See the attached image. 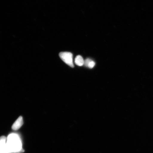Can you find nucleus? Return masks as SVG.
<instances>
[{
  "label": "nucleus",
  "mask_w": 153,
  "mask_h": 153,
  "mask_svg": "<svg viewBox=\"0 0 153 153\" xmlns=\"http://www.w3.org/2000/svg\"><path fill=\"white\" fill-rule=\"evenodd\" d=\"M7 144L10 153H20L24 152L22 141L17 134L12 133L7 137Z\"/></svg>",
  "instance_id": "1"
},
{
  "label": "nucleus",
  "mask_w": 153,
  "mask_h": 153,
  "mask_svg": "<svg viewBox=\"0 0 153 153\" xmlns=\"http://www.w3.org/2000/svg\"><path fill=\"white\" fill-rule=\"evenodd\" d=\"M59 56L66 64L71 68H74L72 53L68 52H62L59 53Z\"/></svg>",
  "instance_id": "2"
},
{
  "label": "nucleus",
  "mask_w": 153,
  "mask_h": 153,
  "mask_svg": "<svg viewBox=\"0 0 153 153\" xmlns=\"http://www.w3.org/2000/svg\"><path fill=\"white\" fill-rule=\"evenodd\" d=\"M7 138L5 136L0 137V153H10L7 144Z\"/></svg>",
  "instance_id": "3"
},
{
  "label": "nucleus",
  "mask_w": 153,
  "mask_h": 153,
  "mask_svg": "<svg viewBox=\"0 0 153 153\" xmlns=\"http://www.w3.org/2000/svg\"><path fill=\"white\" fill-rule=\"evenodd\" d=\"M23 124V120L22 116H20L13 124L12 129L16 131L20 128Z\"/></svg>",
  "instance_id": "4"
},
{
  "label": "nucleus",
  "mask_w": 153,
  "mask_h": 153,
  "mask_svg": "<svg viewBox=\"0 0 153 153\" xmlns=\"http://www.w3.org/2000/svg\"><path fill=\"white\" fill-rule=\"evenodd\" d=\"M84 62L85 60L80 55H78L76 56L75 59V63L76 65L79 66H83L84 64Z\"/></svg>",
  "instance_id": "5"
},
{
  "label": "nucleus",
  "mask_w": 153,
  "mask_h": 153,
  "mask_svg": "<svg viewBox=\"0 0 153 153\" xmlns=\"http://www.w3.org/2000/svg\"><path fill=\"white\" fill-rule=\"evenodd\" d=\"M95 65V63L93 61L91 60L90 62H89L88 65V67L90 68H92L94 67Z\"/></svg>",
  "instance_id": "6"
},
{
  "label": "nucleus",
  "mask_w": 153,
  "mask_h": 153,
  "mask_svg": "<svg viewBox=\"0 0 153 153\" xmlns=\"http://www.w3.org/2000/svg\"><path fill=\"white\" fill-rule=\"evenodd\" d=\"M92 60L91 59L89 58L86 59L84 62V65L85 66L88 67V65L90 62H91Z\"/></svg>",
  "instance_id": "7"
}]
</instances>
